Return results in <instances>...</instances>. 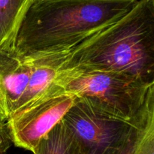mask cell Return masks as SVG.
<instances>
[{"instance_id":"277c9868","label":"cell","mask_w":154,"mask_h":154,"mask_svg":"<svg viewBox=\"0 0 154 154\" xmlns=\"http://www.w3.org/2000/svg\"><path fill=\"white\" fill-rule=\"evenodd\" d=\"M58 75L57 66L27 63L14 53L0 51V114L8 120L60 91L54 83Z\"/></svg>"},{"instance_id":"6da1fadb","label":"cell","mask_w":154,"mask_h":154,"mask_svg":"<svg viewBox=\"0 0 154 154\" xmlns=\"http://www.w3.org/2000/svg\"><path fill=\"white\" fill-rule=\"evenodd\" d=\"M139 0H35L16 39L14 54L43 64L70 51L130 11Z\"/></svg>"},{"instance_id":"52a82bcc","label":"cell","mask_w":154,"mask_h":154,"mask_svg":"<svg viewBox=\"0 0 154 154\" xmlns=\"http://www.w3.org/2000/svg\"><path fill=\"white\" fill-rule=\"evenodd\" d=\"M112 154H154V86L134 117L126 140Z\"/></svg>"},{"instance_id":"ba28073f","label":"cell","mask_w":154,"mask_h":154,"mask_svg":"<svg viewBox=\"0 0 154 154\" xmlns=\"http://www.w3.org/2000/svg\"><path fill=\"white\" fill-rule=\"evenodd\" d=\"M34 2L35 0H0V51L14 53L20 27Z\"/></svg>"},{"instance_id":"5b68a950","label":"cell","mask_w":154,"mask_h":154,"mask_svg":"<svg viewBox=\"0 0 154 154\" xmlns=\"http://www.w3.org/2000/svg\"><path fill=\"white\" fill-rule=\"evenodd\" d=\"M78 142L82 154H112L130 133V121L104 114L76 98L62 120Z\"/></svg>"},{"instance_id":"30bf717a","label":"cell","mask_w":154,"mask_h":154,"mask_svg":"<svg viewBox=\"0 0 154 154\" xmlns=\"http://www.w3.org/2000/svg\"><path fill=\"white\" fill-rule=\"evenodd\" d=\"M12 144L8 120L0 114V154L5 153Z\"/></svg>"},{"instance_id":"9c48e42d","label":"cell","mask_w":154,"mask_h":154,"mask_svg":"<svg viewBox=\"0 0 154 154\" xmlns=\"http://www.w3.org/2000/svg\"><path fill=\"white\" fill-rule=\"evenodd\" d=\"M32 153L82 154V152L71 131L61 120L40 140Z\"/></svg>"},{"instance_id":"7a4b0ae2","label":"cell","mask_w":154,"mask_h":154,"mask_svg":"<svg viewBox=\"0 0 154 154\" xmlns=\"http://www.w3.org/2000/svg\"><path fill=\"white\" fill-rule=\"evenodd\" d=\"M44 64L59 71L120 73L154 84V0H139L117 22Z\"/></svg>"},{"instance_id":"3957f363","label":"cell","mask_w":154,"mask_h":154,"mask_svg":"<svg viewBox=\"0 0 154 154\" xmlns=\"http://www.w3.org/2000/svg\"><path fill=\"white\" fill-rule=\"evenodd\" d=\"M54 83L104 114L126 121L139 112L154 86L123 74L96 71L60 70Z\"/></svg>"},{"instance_id":"8992f818","label":"cell","mask_w":154,"mask_h":154,"mask_svg":"<svg viewBox=\"0 0 154 154\" xmlns=\"http://www.w3.org/2000/svg\"><path fill=\"white\" fill-rule=\"evenodd\" d=\"M76 98L62 90L11 117L12 143L32 153L40 140L63 120Z\"/></svg>"}]
</instances>
